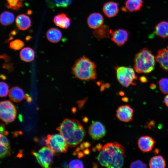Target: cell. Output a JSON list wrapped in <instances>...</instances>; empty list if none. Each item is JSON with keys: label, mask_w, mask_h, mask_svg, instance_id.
I'll return each instance as SVG.
<instances>
[{"label": "cell", "mask_w": 168, "mask_h": 168, "mask_svg": "<svg viewBox=\"0 0 168 168\" xmlns=\"http://www.w3.org/2000/svg\"><path fill=\"white\" fill-rule=\"evenodd\" d=\"M126 155L124 147L117 142L108 143L103 147L97 158L100 164L109 168H119Z\"/></svg>", "instance_id": "obj_1"}, {"label": "cell", "mask_w": 168, "mask_h": 168, "mask_svg": "<svg viewBox=\"0 0 168 168\" xmlns=\"http://www.w3.org/2000/svg\"><path fill=\"white\" fill-rule=\"evenodd\" d=\"M57 129L64 138L68 146L71 147L81 143L86 134L82 125L75 119H65Z\"/></svg>", "instance_id": "obj_2"}, {"label": "cell", "mask_w": 168, "mask_h": 168, "mask_svg": "<svg viewBox=\"0 0 168 168\" xmlns=\"http://www.w3.org/2000/svg\"><path fill=\"white\" fill-rule=\"evenodd\" d=\"M96 67L93 62L83 56L76 61L72 71L76 78L81 80L89 81L96 78Z\"/></svg>", "instance_id": "obj_3"}, {"label": "cell", "mask_w": 168, "mask_h": 168, "mask_svg": "<svg viewBox=\"0 0 168 168\" xmlns=\"http://www.w3.org/2000/svg\"><path fill=\"white\" fill-rule=\"evenodd\" d=\"M134 68L139 73H148L152 71L155 65V57L147 48L141 49L135 55Z\"/></svg>", "instance_id": "obj_4"}, {"label": "cell", "mask_w": 168, "mask_h": 168, "mask_svg": "<svg viewBox=\"0 0 168 168\" xmlns=\"http://www.w3.org/2000/svg\"><path fill=\"white\" fill-rule=\"evenodd\" d=\"M46 145L57 156L67 152L68 145L63 137L60 134H49L45 140Z\"/></svg>", "instance_id": "obj_5"}, {"label": "cell", "mask_w": 168, "mask_h": 168, "mask_svg": "<svg viewBox=\"0 0 168 168\" xmlns=\"http://www.w3.org/2000/svg\"><path fill=\"white\" fill-rule=\"evenodd\" d=\"M117 78L123 86L128 87L130 85H135V80L137 79L134 70L130 67H118L116 68Z\"/></svg>", "instance_id": "obj_6"}, {"label": "cell", "mask_w": 168, "mask_h": 168, "mask_svg": "<svg viewBox=\"0 0 168 168\" xmlns=\"http://www.w3.org/2000/svg\"><path fill=\"white\" fill-rule=\"evenodd\" d=\"M16 114V107L10 101L5 100L0 102V118L3 122L10 123L14 121Z\"/></svg>", "instance_id": "obj_7"}, {"label": "cell", "mask_w": 168, "mask_h": 168, "mask_svg": "<svg viewBox=\"0 0 168 168\" xmlns=\"http://www.w3.org/2000/svg\"><path fill=\"white\" fill-rule=\"evenodd\" d=\"M32 155L42 167L48 168L53 163L54 154L48 147H44L37 152L32 151Z\"/></svg>", "instance_id": "obj_8"}, {"label": "cell", "mask_w": 168, "mask_h": 168, "mask_svg": "<svg viewBox=\"0 0 168 168\" xmlns=\"http://www.w3.org/2000/svg\"><path fill=\"white\" fill-rule=\"evenodd\" d=\"M89 133L91 137L98 140L104 136L106 131L104 125L98 121H92L89 129Z\"/></svg>", "instance_id": "obj_9"}, {"label": "cell", "mask_w": 168, "mask_h": 168, "mask_svg": "<svg viewBox=\"0 0 168 168\" xmlns=\"http://www.w3.org/2000/svg\"><path fill=\"white\" fill-rule=\"evenodd\" d=\"M111 40L118 46H122L127 41L129 32L126 30L119 29L113 31L111 34Z\"/></svg>", "instance_id": "obj_10"}, {"label": "cell", "mask_w": 168, "mask_h": 168, "mask_svg": "<svg viewBox=\"0 0 168 168\" xmlns=\"http://www.w3.org/2000/svg\"><path fill=\"white\" fill-rule=\"evenodd\" d=\"M133 110L129 106L125 105L119 106L116 111V116L120 120L127 122L133 119Z\"/></svg>", "instance_id": "obj_11"}, {"label": "cell", "mask_w": 168, "mask_h": 168, "mask_svg": "<svg viewBox=\"0 0 168 168\" xmlns=\"http://www.w3.org/2000/svg\"><path fill=\"white\" fill-rule=\"evenodd\" d=\"M155 142L152 137L145 136H142L139 138L138 145L139 148L142 152H148L152 150Z\"/></svg>", "instance_id": "obj_12"}, {"label": "cell", "mask_w": 168, "mask_h": 168, "mask_svg": "<svg viewBox=\"0 0 168 168\" xmlns=\"http://www.w3.org/2000/svg\"><path fill=\"white\" fill-rule=\"evenodd\" d=\"M155 59L161 68L168 71V46L158 51Z\"/></svg>", "instance_id": "obj_13"}, {"label": "cell", "mask_w": 168, "mask_h": 168, "mask_svg": "<svg viewBox=\"0 0 168 168\" xmlns=\"http://www.w3.org/2000/svg\"><path fill=\"white\" fill-rule=\"evenodd\" d=\"M104 18L102 15L97 12H94L91 14L88 17L87 23L91 28L96 29L103 24Z\"/></svg>", "instance_id": "obj_14"}, {"label": "cell", "mask_w": 168, "mask_h": 168, "mask_svg": "<svg viewBox=\"0 0 168 168\" xmlns=\"http://www.w3.org/2000/svg\"><path fill=\"white\" fill-rule=\"evenodd\" d=\"M102 10L105 14L109 18L116 16L119 11L118 4L113 1L108 2L105 3Z\"/></svg>", "instance_id": "obj_15"}, {"label": "cell", "mask_w": 168, "mask_h": 168, "mask_svg": "<svg viewBox=\"0 0 168 168\" xmlns=\"http://www.w3.org/2000/svg\"><path fill=\"white\" fill-rule=\"evenodd\" d=\"M143 4L142 0H127L125 2V7L122 8L123 11L133 12L140 10Z\"/></svg>", "instance_id": "obj_16"}, {"label": "cell", "mask_w": 168, "mask_h": 168, "mask_svg": "<svg viewBox=\"0 0 168 168\" xmlns=\"http://www.w3.org/2000/svg\"><path fill=\"white\" fill-rule=\"evenodd\" d=\"M113 31L109 27L106 25H102L93 32L94 36L98 40L104 38H109Z\"/></svg>", "instance_id": "obj_17"}, {"label": "cell", "mask_w": 168, "mask_h": 168, "mask_svg": "<svg viewBox=\"0 0 168 168\" xmlns=\"http://www.w3.org/2000/svg\"><path fill=\"white\" fill-rule=\"evenodd\" d=\"M8 96L12 100L15 102H19L25 98V95L21 88L16 86L12 87L10 90Z\"/></svg>", "instance_id": "obj_18"}, {"label": "cell", "mask_w": 168, "mask_h": 168, "mask_svg": "<svg viewBox=\"0 0 168 168\" xmlns=\"http://www.w3.org/2000/svg\"><path fill=\"white\" fill-rule=\"evenodd\" d=\"M16 23L17 27L20 30H25L30 26L31 21L30 17L25 14L18 16L16 19Z\"/></svg>", "instance_id": "obj_19"}, {"label": "cell", "mask_w": 168, "mask_h": 168, "mask_svg": "<svg viewBox=\"0 0 168 168\" xmlns=\"http://www.w3.org/2000/svg\"><path fill=\"white\" fill-rule=\"evenodd\" d=\"M54 22L55 24L59 27L66 29L70 25V20L64 13L58 14L54 16Z\"/></svg>", "instance_id": "obj_20"}, {"label": "cell", "mask_w": 168, "mask_h": 168, "mask_svg": "<svg viewBox=\"0 0 168 168\" xmlns=\"http://www.w3.org/2000/svg\"><path fill=\"white\" fill-rule=\"evenodd\" d=\"M46 37L50 42L53 43H57L61 40L62 37V33L58 29L52 28L47 31Z\"/></svg>", "instance_id": "obj_21"}, {"label": "cell", "mask_w": 168, "mask_h": 168, "mask_svg": "<svg viewBox=\"0 0 168 168\" xmlns=\"http://www.w3.org/2000/svg\"><path fill=\"white\" fill-rule=\"evenodd\" d=\"M35 53L31 48L29 47L22 49L20 52V57L21 60L26 62L32 61L34 59Z\"/></svg>", "instance_id": "obj_22"}, {"label": "cell", "mask_w": 168, "mask_h": 168, "mask_svg": "<svg viewBox=\"0 0 168 168\" xmlns=\"http://www.w3.org/2000/svg\"><path fill=\"white\" fill-rule=\"evenodd\" d=\"M155 31L158 35L163 38L168 37V21L159 22L156 26Z\"/></svg>", "instance_id": "obj_23"}, {"label": "cell", "mask_w": 168, "mask_h": 168, "mask_svg": "<svg viewBox=\"0 0 168 168\" xmlns=\"http://www.w3.org/2000/svg\"><path fill=\"white\" fill-rule=\"evenodd\" d=\"M151 168H164L166 166V162L161 156H156L152 157L149 162Z\"/></svg>", "instance_id": "obj_24"}, {"label": "cell", "mask_w": 168, "mask_h": 168, "mask_svg": "<svg viewBox=\"0 0 168 168\" xmlns=\"http://www.w3.org/2000/svg\"><path fill=\"white\" fill-rule=\"evenodd\" d=\"M14 19V16L12 13L5 11L1 14L0 21L1 24L6 26L13 23Z\"/></svg>", "instance_id": "obj_25"}, {"label": "cell", "mask_w": 168, "mask_h": 168, "mask_svg": "<svg viewBox=\"0 0 168 168\" xmlns=\"http://www.w3.org/2000/svg\"><path fill=\"white\" fill-rule=\"evenodd\" d=\"M22 0H6V6L14 10H17L23 6Z\"/></svg>", "instance_id": "obj_26"}, {"label": "cell", "mask_w": 168, "mask_h": 168, "mask_svg": "<svg viewBox=\"0 0 168 168\" xmlns=\"http://www.w3.org/2000/svg\"><path fill=\"white\" fill-rule=\"evenodd\" d=\"M72 0H51L52 4L57 7H66L72 2Z\"/></svg>", "instance_id": "obj_27"}, {"label": "cell", "mask_w": 168, "mask_h": 168, "mask_svg": "<svg viewBox=\"0 0 168 168\" xmlns=\"http://www.w3.org/2000/svg\"><path fill=\"white\" fill-rule=\"evenodd\" d=\"M159 88L164 94L168 93V78H162L158 82Z\"/></svg>", "instance_id": "obj_28"}, {"label": "cell", "mask_w": 168, "mask_h": 168, "mask_svg": "<svg viewBox=\"0 0 168 168\" xmlns=\"http://www.w3.org/2000/svg\"><path fill=\"white\" fill-rule=\"evenodd\" d=\"M24 42L19 39H16L11 41L9 44V47L12 49L19 50L24 46Z\"/></svg>", "instance_id": "obj_29"}, {"label": "cell", "mask_w": 168, "mask_h": 168, "mask_svg": "<svg viewBox=\"0 0 168 168\" xmlns=\"http://www.w3.org/2000/svg\"><path fill=\"white\" fill-rule=\"evenodd\" d=\"M11 155L10 147H7L0 143V157L3 158Z\"/></svg>", "instance_id": "obj_30"}, {"label": "cell", "mask_w": 168, "mask_h": 168, "mask_svg": "<svg viewBox=\"0 0 168 168\" xmlns=\"http://www.w3.org/2000/svg\"><path fill=\"white\" fill-rule=\"evenodd\" d=\"M0 96L1 97L6 96L9 93V86L5 82H1L0 83Z\"/></svg>", "instance_id": "obj_31"}, {"label": "cell", "mask_w": 168, "mask_h": 168, "mask_svg": "<svg viewBox=\"0 0 168 168\" xmlns=\"http://www.w3.org/2000/svg\"><path fill=\"white\" fill-rule=\"evenodd\" d=\"M68 166L70 168H83V162L82 161L78 159L73 160L70 161Z\"/></svg>", "instance_id": "obj_32"}, {"label": "cell", "mask_w": 168, "mask_h": 168, "mask_svg": "<svg viewBox=\"0 0 168 168\" xmlns=\"http://www.w3.org/2000/svg\"><path fill=\"white\" fill-rule=\"evenodd\" d=\"M130 168H146L147 166L145 163L141 160H138L131 163Z\"/></svg>", "instance_id": "obj_33"}, {"label": "cell", "mask_w": 168, "mask_h": 168, "mask_svg": "<svg viewBox=\"0 0 168 168\" xmlns=\"http://www.w3.org/2000/svg\"><path fill=\"white\" fill-rule=\"evenodd\" d=\"M6 135H2L0 136V143L5 146L10 147V142L7 138L5 136Z\"/></svg>", "instance_id": "obj_34"}, {"label": "cell", "mask_w": 168, "mask_h": 168, "mask_svg": "<svg viewBox=\"0 0 168 168\" xmlns=\"http://www.w3.org/2000/svg\"><path fill=\"white\" fill-rule=\"evenodd\" d=\"M2 68L7 69L10 72H12L13 69V64L12 63H5L2 65Z\"/></svg>", "instance_id": "obj_35"}, {"label": "cell", "mask_w": 168, "mask_h": 168, "mask_svg": "<svg viewBox=\"0 0 168 168\" xmlns=\"http://www.w3.org/2000/svg\"><path fill=\"white\" fill-rule=\"evenodd\" d=\"M90 143L87 142H84L81 144L80 147L81 149H83L85 148H87L90 146Z\"/></svg>", "instance_id": "obj_36"}, {"label": "cell", "mask_w": 168, "mask_h": 168, "mask_svg": "<svg viewBox=\"0 0 168 168\" xmlns=\"http://www.w3.org/2000/svg\"><path fill=\"white\" fill-rule=\"evenodd\" d=\"M1 58L3 59L7 62H8L10 60V57L6 54H3L0 56Z\"/></svg>", "instance_id": "obj_37"}, {"label": "cell", "mask_w": 168, "mask_h": 168, "mask_svg": "<svg viewBox=\"0 0 168 168\" xmlns=\"http://www.w3.org/2000/svg\"><path fill=\"white\" fill-rule=\"evenodd\" d=\"M16 33V31L15 30H13L12 31L10 34V38L9 40H10L12 38V36L15 35Z\"/></svg>", "instance_id": "obj_38"}, {"label": "cell", "mask_w": 168, "mask_h": 168, "mask_svg": "<svg viewBox=\"0 0 168 168\" xmlns=\"http://www.w3.org/2000/svg\"><path fill=\"white\" fill-rule=\"evenodd\" d=\"M140 80L142 82H145L147 81L146 77L144 76L141 77L140 78Z\"/></svg>", "instance_id": "obj_39"}, {"label": "cell", "mask_w": 168, "mask_h": 168, "mask_svg": "<svg viewBox=\"0 0 168 168\" xmlns=\"http://www.w3.org/2000/svg\"><path fill=\"white\" fill-rule=\"evenodd\" d=\"M164 101L166 105L168 107V94L165 97Z\"/></svg>", "instance_id": "obj_40"}, {"label": "cell", "mask_w": 168, "mask_h": 168, "mask_svg": "<svg viewBox=\"0 0 168 168\" xmlns=\"http://www.w3.org/2000/svg\"><path fill=\"white\" fill-rule=\"evenodd\" d=\"M85 100H83L80 101H79V103H78V106L79 108H82L83 106L84 103H85Z\"/></svg>", "instance_id": "obj_41"}, {"label": "cell", "mask_w": 168, "mask_h": 168, "mask_svg": "<svg viewBox=\"0 0 168 168\" xmlns=\"http://www.w3.org/2000/svg\"><path fill=\"white\" fill-rule=\"evenodd\" d=\"M96 148L99 151H100L101 150L102 148V145L100 144H98L96 146Z\"/></svg>", "instance_id": "obj_42"}, {"label": "cell", "mask_w": 168, "mask_h": 168, "mask_svg": "<svg viewBox=\"0 0 168 168\" xmlns=\"http://www.w3.org/2000/svg\"><path fill=\"white\" fill-rule=\"evenodd\" d=\"M149 128L151 127H153L154 126V121H151L148 125Z\"/></svg>", "instance_id": "obj_43"}, {"label": "cell", "mask_w": 168, "mask_h": 168, "mask_svg": "<svg viewBox=\"0 0 168 168\" xmlns=\"http://www.w3.org/2000/svg\"><path fill=\"white\" fill-rule=\"evenodd\" d=\"M89 150L88 149H86L83 151V153L86 155L88 154L89 153Z\"/></svg>", "instance_id": "obj_44"}, {"label": "cell", "mask_w": 168, "mask_h": 168, "mask_svg": "<svg viewBox=\"0 0 168 168\" xmlns=\"http://www.w3.org/2000/svg\"><path fill=\"white\" fill-rule=\"evenodd\" d=\"M122 100L125 102H127L128 101V99L127 97H124L122 98Z\"/></svg>", "instance_id": "obj_45"}, {"label": "cell", "mask_w": 168, "mask_h": 168, "mask_svg": "<svg viewBox=\"0 0 168 168\" xmlns=\"http://www.w3.org/2000/svg\"><path fill=\"white\" fill-rule=\"evenodd\" d=\"M84 156L83 153L82 152H80L78 153V156L79 157H82Z\"/></svg>", "instance_id": "obj_46"}, {"label": "cell", "mask_w": 168, "mask_h": 168, "mask_svg": "<svg viewBox=\"0 0 168 168\" xmlns=\"http://www.w3.org/2000/svg\"><path fill=\"white\" fill-rule=\"evenodd\" d=\"M62 166L64 167H67L68 166L67 163L64 162L62 164Z\"/></svg>", "instance_id": "obj_47"}, {"label": "cell", "mask_w": 168, "mask_h": 168, "mask_svg": "<svg viewBox=\"0 0 168 168\" xmlns=\"http://www.w3.org/2000/svg\"><path fill=\"white\" fill-rule=\"evenodd\" d=\"M88 121V118L87 117H85L83 119V121L85 122H87Z\"/></svg>", "instance_id": "obj_48"}, {"label": "cell", "mask_w": 168, "mask_h": 168, "mask_svg": "<svg viewBox=\"0 0 168 168\" xmlns=\"http://www.w3.org/2000/svg\"><path fill=\"white\" fill-rule=\"evenodd\" d=\"M150 86L152 89H154L155 88V87H156V86L155 85V84H152Z\"/></svg>", "instance_id": "obj_49"}, {"label": "cell", "mask_w": 168, "mask_h": 168, "mask_svg": "<svg viewBox=\"0 0 168 168\" xmlns=\"http://www.w3.org/2000/svg\"><path fill=\"white\" fill-rule=\"evenodd\" d=\"M1 77L3 80H5L6 78L5 76L2 74L1 75Z\"/></svg>", "instance_id": "obj_50"}]
</instances>
